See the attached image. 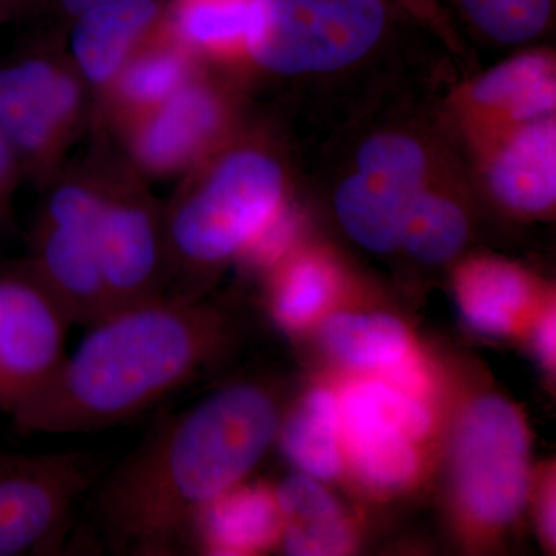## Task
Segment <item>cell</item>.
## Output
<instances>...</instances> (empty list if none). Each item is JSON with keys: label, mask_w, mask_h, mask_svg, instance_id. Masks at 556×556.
<instances>
[{"label": "cell", "mask_w": 556, "mask_h": 556, "mask_svg": "<svg viewBox=\"0 0 556 556\" xmlns=\"http://www.w3.org/2000/svg\"><path fill=\"white\" fill-rule=\"evenodd\" d=\"M437 172L426 139L393 129L368 135L332 195L340 226L358 247L393 254L413 204Z\"/></svg>", "instance_id": "9c48e42d"}, {"label": "cell", "mask_w": 556, "mask_h": 556, "mask_svg": "<svg viewBox=\"0 0 556 556\" xmlns=\"http://www.w3.org/2000/svg\"><path fill=\"white\" fill-rule=\"evenodd\" d=\"M257 0H167V25L204 65L239 75Z\"/></svg>", "instance_id": "d6986e66"}, {"label": "cell", "mask_w": 556, "mask_h": 556, "mask_svg": "<svg viewBox=\"0 0 556 556\" xmlns=\"http://www.w3.org/2000/svg\"><path fill=\"white\" fill-rule=\"evenodd\" d=\"M113 2H119V0H39L36 9L42 11L43 16L50 22L51 28H53L51 35L61 38L65 28L80 14Z\"/></svg>", "instance_id": "4dcf8cb0"}, {"label": "cell", "mask_w": 556, "mask_h": 556, "mask_svg": "<svg viewBox=\"0 0 556 556\" xmlns=\"http://www.w3.org/2000/svg\"><path fill=\"white\" fill-rule=\"evenodd\" d=\"M305 217L291 199L283 204L251 241L239 262L254 273L269 274L299 248Z\"/></svg>", "instance_id": "4316f807"}, {"label": "cell", "mask_w": 556, "mask_h": 556, "mask_svg": "<svg viewBox=\"0 0 556 556\" xmlns=\"http://www.w3.org/2000/svg\"><path fill=\"white\" fill-rule=\"evenodd\" d=\"M342 439L424 441L433 416L424 399L412 396L382 378L348 382L338 396Z\"/></svg>", "instance_id": "44dd1931"}, {"label": "cell", "mask_w": 556, "mask_h": 556, "mask_svg": "<svg viewBox=\"0 0 556 556\" xmlns=\"http://www.w3.org/2000/svg\"><path fill=\"white\" fill-rule=\"evenodd\" d=\"M281 448L300 473L331 481L345 466L338 396L327 388H314L280 424Z\"/></svg>", "instance_id": "7402d4cb"}, {"label": "cell", "mask_w": 556, "mask_h": 556, "mask_svg": "<svg viewBox=\"0 0 556 556\" xmlns=\"http://www.w3.org/2000/svg\"><path fill=\"white\" fill-rule=\"evenodd\" d=\"M486 190L522 217L551 214L556 204V116L522 124L471 150Z\"/></svg>", "instance_id": "5bb4252c"}, {"label": "cell", "mask_w": 556, "mask_h": 556, "mask_svg": "<svg viewBox=\"0 0 556 556\" xmlns=\"http://www.w3.org/2000/svg\"><path fill=\"white\" fill-rule=\"evenodd\" d=\"M72 318L30 263L0 265V412L13 419L65 357Z\"/></svg>", "instance_id": "7c38bea8"}, {"label": "cell", "mask_w": 556, "mask_h": 556, "mask_svg": "<svg viewBox=\"0 0 556 556\" xmlns=\"http://www.w3.org/2000/svg\"><path fill=\"white\" fill-rule=\"evenodd\" d=\"M24 179L21 161L0 131V233L10 226L14 195Z\"/></svg>", "instance_id": "f546056e"}, {"label": "cell", "mask_w": 556, "mask_h": 556, "mask_svg": "<svg viewBox=\"0 0 556 556\" xmlns=\"http://www.w3.org/2000/svg\"><path fill=\"white\" fill-rule=\"evenodd\" d=\"M556 496L554 478L547 479L538 501V526L548 547L555 548L556 541Z\"/></svg>", "instance_id": "d6a6232c"}, {"label": "cell", "mask_w": 556, "mask_h": 556, "mask_svg": "<svg viewBox=\"0 0 556 556\" xmlns=\"http://www.w3.org/2000/svg\"><path fill=\"white\" fill-rule=\"evenodd\" d=\"M468 24L501 46H525L554 20V0H456Z\"/></svg>", "instance_id": "484cf974"}, {"label": "cell", "mask_w": 556, "mask_h": 556, "mask_svg": "<svg viewBox=\"0 0 556 556\" xmlns=\"http://www.w3.org/2000/svg\"><path fill=\"white\" fill-rule=\"evenodd\" d=\"M91 119L93 98L60 36L0 64V131L38 188L65 169Z\"/></svg>", "instance_id": "277c9868"}, {"label": "cell", "mask_w": 556, "mask_h": 556, "mask_svg": "<svg viewBox=\"0 0 556 556\" xmlns=\"http://www.w3.org/2000/svg\"><path fill=\"white\" fill-rule=\"evenodd\" d=\"M39 0H0V25L17 20L38 7Z\"/></svg>", "instance_id": "836d02e7"}, {"label": "cell", "mask_w": 556, "mask_h": 556, "mask_svg": "<svg viewBox=\"0 0 556 556\" xmlns=\"http://www.w3.org/2000/svg\"><path fill=\"white\" fill-rule=\"evenodd\" d=\"M289 199L288 167L276 142L243 124L182 175L164 203L169 269L164 298L200 299L208 278L239 262Z\"/></svg>", "instance_id": "3957f363"}, {"label": "cell", "mask_w": 556, "mask_h": 556, "mask_svg": "<svg viewBox=\"0 0 556 556\" xmlns=\"http://www.w3.org/2000/svg\"><path fill=\"white\" fill-rule=\"evenodd\" d=\"M388 2L404 11L409 20L430 33L450 53L455 54L459 60L460 58L466 60L468 56L466 42L457 30L455 21L439 0H388Z\"/></svg>", "instance_id": "83f0119b"}, {"label": "cell", "mask_w": 556, "mask_h": 556, "mask_svg": "<svg viewBox=\"0 0 556 556\" xmlns=\"http://www.w3.org/2000/svg\"><path fill=\"white\" fill-rule=\"evenodd\" d=\"M457 504L473 525H510L529 495V433L510 402L475 399L457 422L452 447Z\"/></svg>", "instance_id": "30bf717a"}, {"label": "cell", "mask_w": 556, "mask_h": 556, "mask_svg": "<svg viewBox=\"0 0 556 556\" xmlns=\"http://www.w3.org/2000/svg\"><path fill=\"white\" fill-rule=\"evenodd\" d=\"M101 139L100 265L110 313L166 295L164 203L118 149ZM109 313V314H110Z\"/></svg>", "instance_id": "ba28073f"}, {"label": "cell", "mask_w": 556, "mask_h": 556, "mask_svg": "<svg viewBox=\"0 0 556 556\" xmlns=\"http://www.w3.org/2000/svg\"><path fill=\"white\" fill-rule=\"evenodd\" d=\"M280 424L273 391L255 382L230 383L167 417L91 486L98 540L116 555L181 554L200 511L251 475Z\"/></svg>", "instance_id": "6da1fadb"}, {"label": "cell", "mask_w": 556, "mask_h": 556, "mask_svg": "<svg viewBox=\"0 0 556 556\" xmlns=\"http://www.w3.org/2000/svg\"><path fill=\"white\" fill-rule=\"evenodd\" d=\"M533 345L543 367L554 371L556 364V314L555 306L548 305L538 317L533 328Z\"/></svg>", "instance_id": "1f68e13d"}, {"label": "cell", "mask_w": 556, "mask_h": 556, "mask_svg": "<svg viewBox=\"0 0 556 556\" xmlns=\"http://www.w3.org/2000/svg\"><path fill=\"white\" fill-rule=\"evenodd\" d=\"M47 386L11 419L25 434L90 433L148 412L189 383L225 342L200 299L161 298L91 324Z\"/></svg>", "instance_id": "7a4b0ae2"}, {"label": "cell", "mask_w": 556, "mask_h": 556, "mask_svg": "<svg viewBox=\"0 0 556 556\" xmlns=\"http://www.w3.org/2000/svg\"><path fill=\"white\" fill-rule=\"evenodd\" d=\"M241 102L236 76L206 65L108 139L149 182L179 179L243 127Z\"/></svg>", "instance_id": "52a82bcc"}, {"label": "cell", "mask_w": 556, "mask_h": 556, "mask_svg": "<svg viewBox=\"0 0 556 556\" xmlns=\"http://www.w3.org/2000/svg\"><path fill=\"white\" fill-rule=\"evenodd\" d=\"M320 336L332 356L368 371H382L412 350L408 329L387 314H334L321 325Z\"/></svg>", "instance_id": "d4e9b609"}, {"label": "cell", "mask_w": 556, "mask_h": 556, "mask_svg": "<svg viewBox=\"0 0 556 556\" xmlns=\"http://www.w3.org/2000/svg\"><path fill=\"white\" fill-rule=\"evenodd\" d=\"M379 372L380 378L386 379L391 386L412 394V396L424 399V401L433 390L430 369L413 350Z\"/></svg>", "instance_id": "f1b7e54d"}, {"label": "cell", "mask_w": 556, "mask_h": 556, "mask_svg": "<svg viewBox=\"0 0 556 556\" xmlns=\"http://www.w3.org/2000/svg\"><path fill=\"white\" fill-rule=\"evenodd\" d=\"M388 0H257L247 64L295 79L336 75L367 61L390 28Z\"/></svg>", "instance_id": "5b68a950"}, {"label": "cell", "mask_w": 556, "mask_h": 556, "mask_svg": "<svg viewBox=\"0 0 556 556\" xmlns=\"http://www.w3.org/2000/svg\"><path fill=\"white\" fill-rule=\"evenodd\" d=\"M448 105L470 150L522 124L556 116L554 51L507 58L460 84Z\"/></svg>", "instance_id": "4fadbf2b"}, {"label": "cell", "mask_w": 556, "mask_h": 556, "mask_svg": "<svg viewBox=\"0 0 556 556\" xmlns=\"http://www.w3.org/2000/svg\"><path fill=\"white\" fill-rule=\"evenodd\" d=\"M283 544L294 556H340L354 547V529L342 506L320 481L300 473L276 489Z\"/></svg>", "instance_id": "ffe728a7"}, {"label": "cell", "mask_w": 556, "mask_h": 556, "mask_svg": "<svg viewBox=\"0 0 556 556\" xmlns=\"http://www.w3.org/2000/svg\"><path fill=\"white\" fill-rule=\"evenodd\" d=\"M269 274L270 314L289 332L309 328L327 313L340 289L338 263L316 249H295Z\"/></svg>", "instance_id": "603a6c76"}, {"label": "cell", "mask_w": 556, "mask_h": 556, "mask_svg": "<svg viewBox=\"0 0 556 556\" xmlns=\"http://www.w3.org/2000/svg\"><path fill=\"white\" fill-rule=\"evenodd\" d=\"M101 477L89 453L0 448V556L54 555Z\"/></svg>", "instance_id": "8fae6325"}, {"label": "cell", "mask_w": 556, "mask_h": 556, "mask_svg": "<svg viewBox=\"0 0 556 556\" xmlns=\"http://www.w3.org/2000/svg\"><path fill=\"white\" fill-rule=\"evenodd\" d=\"M453 291L468 327L492 338L511 334L533 300L526 269L496 257L467 260L456 269Z\"/></svg>", "instance_id": "ac0fdd59"}, {"label": "cell", "mask_w": 556, "mask_h": 556, "mask_svg": "<svg viewBox=\"0 0 556 556\" xmlns=\"http://www.w3.org/2000/svg\"><path fill=\"white\" fill-rule=\"evenodd\" d=\"M27 262L67 311L90 327L110 313L100 265L102 170L98 148L47 186Z\"/></svg>", "instance_id": "8992f818"}, {"label": "cell", "mask_w": 556, "mask_h": 556, "mask_svg": "<svg viewBox=\"0 0 556 556\" xmlns=\"http://www.w3.org/2000/svg\"><path fill=\"white\" fill-rule=\"evenodd\" d=\"M166 22L167 0H119L80 14L65 28L62 46L93 102Z\"/></svg>", "instance_id": "9a60e30c"}, {"label": "cell", "mask_w": 556, "mask_h": 556, "mask_svg": "<svg viewBox=\"0 0 556 556\" xmlns=\"http://www.w3.org/2000/svg\"><path fill=\"white\" fill-rule=\"evenodd\" d=\"M468 232L466 207L437 172L409 211L399 249L424 265H444L466 247Z\"/></svg>", "instance_id": "cb8c5ba5"}, {"label": "cell", "mask_w": 556, "mask_h": 556, "mask_svg": "<svg viewBox=\"0 0 556 556\" xmlns=\"http://www.w3.org/2000/svg\"><path fill=\"white\" fill-rule=\"evenodd\" d=\"M206 65L190 53L164 25L121 68L104 93L93 102L91 130L110 137L121 127L159 108Z\"/></svg>", "instance_id": "2e32d148"}, {"label": "cell", "mask_w": 556, "mask_h": 556, "mask_svg": "<svg viewBox=\"0 0 556 556\" xmlns=\"http://www.w3.org/2000/svg\"><path fill=\"white\" fill-rule=\"evenodd\" d=\"M283 521L276 489L241 481L215 497L193 522L190 541L203 554L251 556L281 543Z\"/></svg>", "instance_id": "e0dca14e"}]
</instances>
